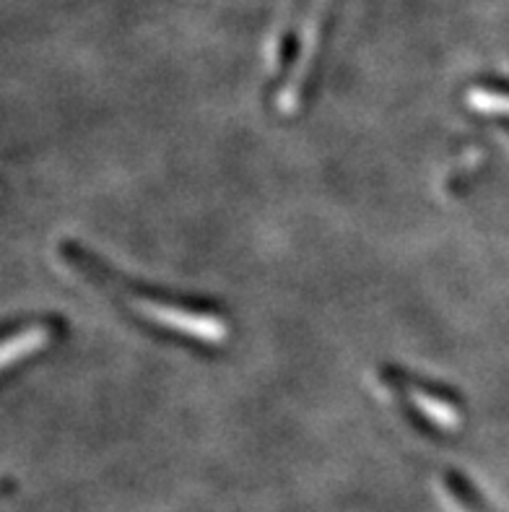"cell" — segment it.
Here are the masks:
<instances>
[{
    "instance_id": "7a4b0ae2",
    "label": "cell",
    "mask_w": 509,
    "mask_h": 512,
    "mask_svg": "<svg viewBox=\"0 0 509 512\" xmlns=\"http://www.w3.org/2000/svg\"><path fill=\"white\" fill-rule=\"evenodd\" d=\"M452 500H455V505L460 507V512H478L476 507H468L463 500H458V494H452Z\"/></svg>"
},
{
    "instance_id": "6da1fadb",
    "label": "cell",
    "mask_w": 509,
    "mask_h": 512,
    "mask_svg": "<svg viewBox=\"0 0 509 512\" xmlns=\"http://www.w3.org/2000/svg\"><path fill=\"white\" fill-rule=\"evenodd\" d=\"M52 331L45 323H34L21 328V333H11L6 338V367H11L13 359H26L29 354H34V349H45L50 344Z\"/></svg>"
}]
</instances>
